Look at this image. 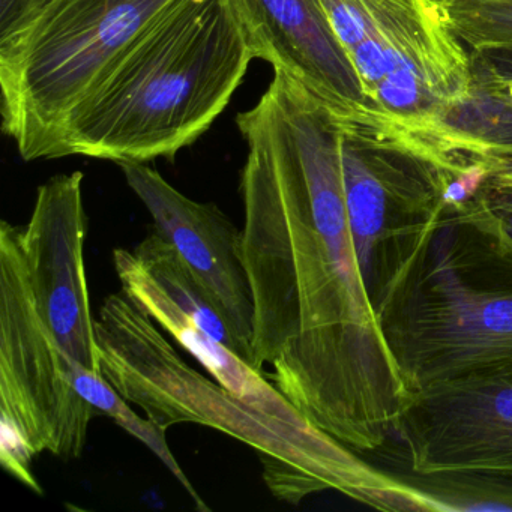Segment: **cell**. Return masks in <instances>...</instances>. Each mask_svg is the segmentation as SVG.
I'll return each instance as SVG.
<instances>
[{
  "instance_id": "cell-12",
  "label": "cell",
  "mask_w": 512,
  "mask_h": 512,
  "mask_svg": "<svg viewBox=\"0 0 512 512\" xmlns=\"http://www.w3.org/2000/svg\"><path fill=\"white\" fill-rule=\"evenodd\" d=\"M71 382L76 391L88 401L98 413L109 416L119 427L124 428L128 434L136 437L146 448L151 449L152 454L166 466V469L175 476L176 481L187 491L193 499L197 511L209 512L208 503L197 493L196 487L190 481L181 464L176 460L167 443L166 431L160 425L155 424L149 418H140L133 409L130 401L125 400L101 373L89 370L85 365L74 361L71 367Z\"/></svg>"
},
{
  "instance_id": "cell-13",
  "label": "cell",
  "mask_w": 512,
  "mask_h": 512,
  "mask_svg": "<svg viewBox=\"0 0 512 512\" xmlns=\"http://www.w3.org/2000/svg\"><path fill=\"white\" fill-rule=\"evenodd\" d=\"M437 7L475 53L512 50V0H442Z\"/></svg>"
},
{
  "instance_id": "cell-16",
  "label": "cell",
  "mask_w": 512,
  "mask_h": 512,
  "mask_svg": "<svg viewBox=\"0 0 512 512\" xmlns=\"http://www.w3.org/2000/svg\"><path fill=\"white\" fill-rule=\"evenodd\" d=\"M475 56L497 79L508 85L512 97V50H491L475 53Z\"/></svg>"
},
{
  "instance_id": "cell-10",
  "label": "cell",
  "mask_w": 512,
  "mask_h": 512,
  "mask_svg": "<svg viewBox=\"0 0 512 512\" xmlns=\"http://www.w3.org/2000/svg\"><path fill=\"white\" fill-rule=\"evenodd\" d=\"M118 166L151 214L155 232L184 260L244 347L251 365L254 307L242 229L215 203L190 199L145 163Z\"/></svg>"
},
{
  "instance_id": "cell-18",
  "label": "cell",
  "mask_w": 512,
  "mask_h": 512,
  "mask_svg": "<svg viewBox=\"0 0 512 512\" xmlns=\"http://www.w3.org/2000/svg\"><path fill=\"white\" fill-rule=\"evenodd\" d=\"M488 185L512 188V158H499L487 163Z\"/></svg>"
},
{
  "instance_id": "cell-6",
  "label": "cell",
  "mask_w": 512,
  "mask_h": 512,
  "mask_svg": "<svg viewBox=\"0 0 512 512\" xmlns=\"http://www.w3.org/2000/svg\"><path fill=\"white\" fill-rule=\"evenodd\" d=\"M74 359L38 313L20 226L0 223V463L32 491L43 493L32 460L50 452L82 457L98 410L71 382Z\"/></svg>"
},
{
  "instance_id": "cell-7",
  "label": "cell",
  "mask_w": 512,
  "mask_h": 512,
  "mask_svg": "<svg viewBox=\"0 0 512 512\" xmlns=\"http://www.w3.org/2000/svg\"><path fill=\"white\" fill-rule=\"evenodd\" d=\"M395 436L413 475L479 479L481 511H512V367L419 392Z\"/></svg>"
},
{
  "instance_id": "cell-2",
  "label": "cell",
  "mask_w": 512,
  "mask_h": 512,
  "mask_svg": "<svg viewBox=\"0 0 512 512\" xmlns=\"http://www.w3.org/2000/svg\"><path fill=\"white\" fill-rule=\"evenodd\" d=\"M95 332L101 373L125 400L164 430L199 424L241 440L259 455L266 487L278 500L296 505L331 490L379 511H437L421 488L380 472L317 425L277 421L203 376L125 293L104 298Z\"/></svg>"
},
{
  "instance_id": "cell-21",
  "label": "cell",
  "mask_w": 512,
  "mask_h": 512,
  "mask_svg": "<svg viewBox=\"0 0 512 512\" xmlns=\"http://www.w3.org/2000/svg\"><path fill=\"white\" fill-rule=\"evenodd\" d=\"M506 223H508L509 229H511V232H512V223H511V221H506Z\"/></svg>"
},
{
  "instance_id": "cell-4",
  "label": "cell",
  "mask_w": 512,
  "mask_h": 512,
  "mask_svg": "<svg viewBox=\"0 0 512 512\" xmlns=\"http://www.w3.org/2000/svg\"><path fill=\"white\" fill-rule=\"evenodd\" d=\"M376 313L413 395L512 367V232L484 187L442 203Z\"/></svg>"
},
{
  "instance_id": "cell-11",
  "label": "cell",
  "mask_w": 512,
  "mask_h": 512,
  "mask_svg": "<svg viewBox=\"0 0 512 512\" xmlns=\"http://www.w3.org/2000/svg\"><path fill=\"white\" fill-rule=\"evenodd\" d=\"M254 58L328 104L340 119L365 106L361 80L332 32L319 0H229Z\"/></svg>"
},
{
  "instance_id": "cell-5",
  "label": "cell",
  "mask_w": 512,
  "mask_h": 512,
  "mask_svg": "<svg viewBox=\"0 0 512 512\" xmlns=\"http://www.w3.org/2000/svg\"><path fill=\"white\" fill-rule=\"evenodd\" d=\"M175 0H49L0 37L2 128L25 161L47 160L71 110Z\"/></svg>"
},
{
  "instance_id": "cell-17",
  "label": "cell",
  "mask_w": 512,
  "mask_h": 512,
  "mask_svg": "<svg viewBox=\"0 0 512 512\" xmlns=\"http://www.w3.org/2000/svg\"><path fill=\"white\" fill-rule=\"evenodd\" d=\"M484 193L494 209L512 223V188L493 187L485 182Z\"/></svg>"
},
{
  "instance_id": "cell-8",
  "label": "cell",
  "mask_w": 512,
  "mask_h": 512,
  "mask_svg": "<svg viewBox=\"0 0 512 512\" xmlns=\"http://www.w3.org/2000/svg\"><path fill=\"white\" fill-rule=\"evenodd\" d=\"M344 197L362 277L376 310L419 233L442 206L448 175L341 128Z\"/></svg>"
},
{
  "instance_id": "cell-20",
  "label": "cell",
  "mask_w": 512,
  "mask_h": 512,
  "mask_svg": "<svg viewBox=\"0 0 512 512\" xmlns=\"http://www.w3.org/2000/svg\"><path fill=\"white\" fill-rule=\"evenodd\" d=\"M431 2H433L434 5H437V4H440V2H442V0H431Z\"/></svg>"
},
{
  "instance_id": "cell-3",
  "label": "cell",
  "mask_w": 512,
  "mask_h": 512,
  "mask_svg": "<svg viewBox=\"0 0 512 512\" xmlns=\"http://www.w3.org/2000/svg\"><path fill=\"white\" fill-rule=\"evenodd\" d=\"M253 59L229 0H175L71 110L47 160H173L229 106Z\"/></svg>"
},
{
  "instance_id": "cell-15",
  "label": "cell",
  "mask_w": 512,
  "mask_h": 512,
  "mask_svg": "<svg viewBox=\"0 0 512 512\" xmlns=\"http://www.w3.org/2000/svg\"><path fill=\"white\" fill-rule=\"evenodd\" d=\"M34 0H0V37L19 28L31 14Z\"/></svg>"
},
{
  "instance_id": "cell-19",
  "label": "cell",
  "mask_w": 512,
  "mask_h": 512,
  "mask_svg": "<svg viewBox=\"0 0 512 512\" xmlns=\"http://www.w3.org/2000/svg\"><path fill=\"white\" fill-rule=\"evenodd\" d=\"M47 2H49V0H34V5H32L31 14H29V16L26 17V20H28L29 17H31L32 14H34L35 11L38 10V8L43 7L44 4H47Z\"/></svg>"
},
{
  "instance_id": "cell-14",
  "label": "cell",
  "mask_w": 512,
  "mask_h": 512,
  "mask_svg": "<svg viewBox=\"0 0 512 512\" xmlns=\"http://www.w3.org/2000/svg\"><path fill=\"white\" fill-rule=\"evenodd\" d=\"M319 5L346 53L374 34L373 19L361 0H319Z\"/></svg>"
},
{
  "instance_id": "cell-9",
  "label": "cell",
  "mask_w": 512,
  "mask_h": 512,
  "mask_svg": "<svg viewBox=\"0 0 512 512\" xmlns=\"http://www.w3.org/2000/svg\"><path fill=\"white\" fill-rule=\"evenodd\" d=\"M83 181V173L74 172L41 185L20 241L38 313L70 358L101 373L86 278Z\"/></svg>"
},
{
  "instance_id": "cell-1",
  "label": "cell",
  "mask_w": 512,
  "mask_h": 512,
  "mask_svg": "<svg viewBox=\"0 0 512 512\" xmlns=\"http://www.w3.org/2000/svg\"><path fill=\"white\" fill-rule=\"evenodd\" d=\"M251 365L320 430L359 454L395 436L412 403L368 295L344 197L341 125L328 104L274 70L238 115Z\"/></svg>"
}]
</instances>
